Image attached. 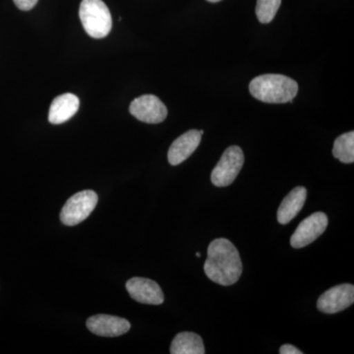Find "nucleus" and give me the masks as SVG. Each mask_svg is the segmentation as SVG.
<instances>
[{
    "mask_svg": "<svg viewBox=\"0 0 354 354\" xmlns=\"http://www.w3.org/2000/svg\"><path fill=\"white\" fill-rule=\"evenodd\" d=\"M244 164V153L241 147H228L221 156L220 162L216 165L211 174V181L216 187L230 185Z\"/></svg>",
    "mask_w": 354,
    "mask_h": 354,
    "instance_id": "5",
    "label": "nucleus"
},
{
    "mask_svg": "<svg viewBox=\"0 0 354 354\" xmlns=\"http://www.w3.org/2000/svg\"><path fill=\"white\" fill-rule=\"evenodd\" d=\"M279 353L281 354H302V351L295 348V346H291V344H283L281 348H279Z\"/></svg>",
    "mask_w": 354,
    "mask_h": 354,
    "instance_id": "18",
    "label": "nucleus"
},
{
    "mask_svg": "<svg viewBox=\"0 0 354 354\" xmlns=\"http://www.w3.org/2000/svg\"><path fill=\"white\" fill-rule=\"evenodd\" d=\"M79 16L84 29L92 38H106L111 31L113 18L109 7L102 0H83Z\"/></svg>",
    "mask_w": 354,
    "mask_h": 354,
    "instance_id": "3",
    "label": "nucleus"
},
{
    "mask_svg": "<svg viewBox=\"0 0 354 354\" xmlns=\"http://www.w3.org/2000/svg\"><path fill=\"white\" fill-rule=\"evenodd\" d=\"M209 2H213V3H216V2H220L221 0H207Z\"/></svg>",
    "mask_w": 354,
    "mask_h": 354,
    "instance_id": "19",
    "label": "nucleus"
},
{
    "mask_svg": "<svg viewBox=\"0 0 354 354\" xmlns=\"http://www.w3.org/2000/svg\"><path fill=\"white\" fill-rule=\"evenodd\" d=\"M13 1L20 10L29 11L36 6L39 0H13Z\"/></svg>",
    "mask_w": 354,
    "mask_h": 354,
    "instance_id": "17",
    "label": "nucleus"
},
{
    "mask_svg": "<svg viewBox=\"0 0 354 354\" xmlns=\"http://www.w3.org/2000/svg\"><path fill=\"white\" fill-rule=\"evenodd\" d=\"M307 198L306 188L298 186L290 191L279 205L278 221L281 225H288L304 208Z\"/></svg>",
    "mask_w": 354,
    "mask_h": 354,
    "instance_id": "13",
    "label": "nucleus"
},
{
    "mask_svg": "<svg viewBox=\"0 0 354 354\" xmlns=\"http://www.w3.org/2000/svg\"><path fill=\"white\" fill-rule=\"evenodd\" d=\"M171 354H204L205 346L202 337L195 333H179L171 346Z\"/></svg>",
    "mask_w": 354,
    "mask_h": 354,
    "instance_id": "14",
    "label": "nucleus"
},
{
    "mask_svg": "<svg viewBox=\"0 0 354 354\" xmlns=\"http://www.w3.org/2000/svg\"><path fill=\"white\" fill-rule=\"evenodd\" d=\"M328 223V216L323 212H317L307 216L293 232L290 245L297 249L309 245L325 232Z\"/></svg>",
    "mask_w": 354,
    "mask_h": 354,
    "instance_id": "6",
    "label": "nucleus"
},
{
    "mask_svg": "<svg viewBox=\"0 0 354 354\" xmlns=\"http://www.w3.org/2000/svg\"><path fill=\"white\" fill-rule=\"evenodd\" d=\"M281 0H258L256 16L262 24H269L274 20L281 6Z\"/></svg>",
    "mask_w": 354,
    "mask_h": 354,
    "instance_id": "16",
    "label": "nucleus"
},
{
    "mask_svg": "<svg viewBox=\"0 0 354 354\" xmlns=\"http://www.w3.org/2000/svg\"><path fill=\"white\" fill-rule=\"evenodd\" d=\"M333 156L344 164L354 162V132L344 133L335 139Z\"/></svg>",
    "mask_w": 354,
    "mask_h": 354,
    "instance_id": "15",
    "label": "nucleus"
},
{
    "mask_svg": "<svg viewBox=\"0 0 354 354\" xmlns=\"http://www.w3.org/2000/svg\"><path fill=\"white\" fill-rule=\"evenodd\" d=\"M354 302V286L349 283L334 286L319 297L317 308L326 314H335L351 307Z\"/></svg>",
    "mask_w": 354,
    "mask_h": 354,
    "instance_id": "8",
    "label": "nucleus"
},
{
    "mask_svg": "<svg viewBox=\"0 0 354 354\" xmlns=\"http://www.w3.org/2000/svg\"><path fill=\"white\" fill-rule=\"evenodd\" d=\"M204 272L209 279L223 286L234 285L242 274L239 250L227 239H216L209 243Z\"/></svg>",
    "mask_w": 354,
    "mask_h": 354,
    "instance_id": "1",
    "label": "nucleus"
},
{
    "mask_svg": "<svg viewBox=\"0 0 354 354\" xmlns=\"http://www.w3.org/2000/svg\"><path fill=\"white\" fill-rule=\"evenodd\" d=\"M97 193L84 190L70 197L60 213V221L65 225L73 227L85 221L94 211L97 204Z\"/></svg>",
    "mask_w": 354,
    "mask_h": 354,
    "instance_id": "4",
    "label": "nucleus"
},
{
    "mask_svg": "<svg viewBox=\"0 0 354 354\" xmlns=\"http://www.w3.org/2000/svg\"><path fill=\"white\" fill-rule=\"evenodd\" d=\"M196 256H197V257H200V256H201V255H200V253H199V252H197V253H196Z\"/></svg>",
    "mask_w": 354,
    "mask_h": 354,
    "instance_id": "20",
    "label": "nucleus"
},
{
    "mask_svg": "<svg viewBox=\"0 0 354 354\" xmlns=\"http://www.w3.org/2000/svg\"><path fill=\"white\" fill-rule=\"evenodd\" d=\"M202 134L199 130H189L179 136L169 147L167 158L171 165H178L196 151L201 143Z\"/></svg>",
    "mask_w": 354,
    "mask_h": 354,
    "instance_id": "11",
    "label": "nucleus"
},
{
    "mask_svg": "<svg viewBox=\"0 0 354 354\" xmlns=\"http://www.w3.org/2000/svg\"><path fill=\"white\" fill-rule=\"evenodd\" d=\"M80 106V101L75 95H60L51 102L48 120L51 124H62L75 115Z\"/></svg>",
    "mask_w": 354,
    "mask_h": 354,
    "instance_id": "12",
    "label": "nucleus"
},
{
    "mask_svg": "<svg viewBox=\"0 0 354 354\" xmlns=\"http://www.w3.org/2000/svg\"><path fill=\"white\" fill-rule=\"evenodd\" d=\"M129 111L137 120L150 124L162 122L167 116V106L153 95L137 97L130 104Z\"/></svg>",
    "mask_w": 354,
    "mask_h": 354,
    "instance_id": "7",
    "label": "nucleus"
},
{
    "mask_svg": "<svg viewBox=\"0 0 354 354\" xmlns=\"http://www.w3.org/2000/svg\"><path fill=\"white\" fill-rule=\"evenodd\" d=\"M127 290L130 297L137 302L149 305L164 304L165 295L162 288L156 281L146 278H132L127 283Z\"/></svg>",
    "mask_w": 354,
    "mask_h": 354,
    "instance_id": "9",
    "label": "nucleus"
},
{
    "mask_svg": "<svg viewBox=\"0 0 354 354\" xmlns=\"http://www.w3.org/2000/svg\"><path fill=\"white\" fill-rule=\"evenodd\" d=\"M87 328L93 334L100 337H114L127 334L131 325L127 319L99 314L88 319Z\"/></svg>",
    "mask_w": 354,
    "mask_h": 354,
    "instance_id": "10",
    "label": "nucleus"
},
{
    "mask_svg": "<svg viewBox=\"0 0 354 354\" xmlns=\"http://www.w3.org/2000/svg\"><path fill=\"white\" fill-rule=\"evenodd\" d=\"M255 99L268 104L292 102L298 93V84L290 77L281 74H266L254 78L249 85Z\"/></svg>",
    "mask_w": 354,
    "mask_h": 354,
    "instance_id": "2",
    "label": "nucleus"
}]
</instances>
